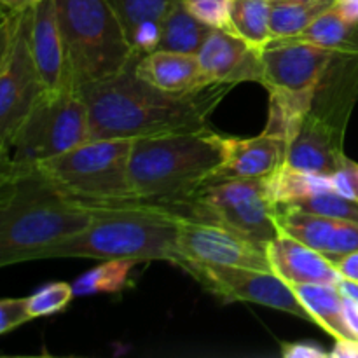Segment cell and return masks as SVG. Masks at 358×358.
Here are the masks:
<instances>
[{
    "mask_svg": "<svg viewBox=\"0 0 358 358\" xmlns=\"http://www.w3.org/2000/svg\"><path fill=\"white\" fill-rule=\"evenodd\" d=\"M289 140L264 131L250 138L222 136L224 159L212 182L224 178H268L285 164ZM210 184V182H208Z\"/></svg>",
    "mask_w": 358,
    "mask_h": 358,
    "instance_id": "obj_15",
    "label": "cell"
},
{
    "mask_svg": "<svg viewBox=\"0 0 358 358\" xmlns=\"http://www.w3.org/2000/svg\"><path fill=\"white\" fill-rule=\"evenodd\" d=\"M329 177H331L332 191L339 192L353 201H358V163L346 159L345 164Z\"/></svg>",
    "mask_w": 358,
    "mask_h": 358,
    "instance_id": "obj_33",
    "label": "cell"
},
{
    "mask_svg": "<svg viewBox=\"0 0 358 358\" xmlns=\"http://www.w3.org/2000/svg\"><path fill=\"white\" fill-rule=\"evenodd\" d=\"M31 320L27 297L23 299H0V336L14 331Z\"/></svg>",
    "mask_w": 358,
    "mask_h": 358,
    "instance_id": "obj_32",
    "label": "cell"
},
{
    "mask_svg": "<svg viewBox=\"0 0 358 358\" xmlns=\"http://www.w3.org/2000/svg\"><path fill=\"white\" fill-rule=\"evenodd\" d=\"M93 205L94 217L90 226L55 245L45 261L84 257L177 264V227L182 213L173 206L143 199Z\"/></svg>",
    "mask_w": 358,
    "mask_h": 358,
    "instance_id": "obj_3",
    "label": "cell"
},
{
    "mask_svg": "<svg viewBox=\"0 0 358 358\" xmlns=\"http://www.w3.org/2000/svg\"><path fill=\"white\" fill-rule=\"evenodd\" d=\"M231 30L255 49L273 42L269 16L271 0H231Z\"/></svg>",
    "mask_w": 358,
    "mask_h": 358,
    "instance_id": "obj_24",
    "label": "cell"
},
{
    "mask_svg": "<svg viewBox=\"0 0 358 358\" xmlns=\"http://www.w3.org/2000/svg\"><path fill=\"white\" fill-rule=\"evenodd\" d=\"M345 131L306 112L287 147L285 164L317 175H332L348 159L343 150Z\"/></svg>",
    "mask_w": 358,
    "mask_h": 358,
    "instance_id": "obj_14",
    "label": "cell"
},
{
    "mask_svg": "<svg viewBox=\"0 0 358 358\" xmlns=\"http://www.w3.org/2000/svg\"><path fill=\"white\" fill-rule=\"evenodd\" d=\"M196 56L210 84L234 86L245 80H262L261 51L247 44L234 31L212 28Z\"/></svg>",
    "mask_w": 358,
    "mask_h": 358,
    "instance_id": "obj_13",
    "label": "cell"
},
{
    "mask_svg": "<svg viewBox=\"0 0 358 358\" xmlns=\"http://www.w3.org/2000/svg\"><path fill=\"white\" fill-rule=\"evenodd\" d=\"M292 290L310 315L311 324H317L334 339H358L345 322V296L338 285L303 283L292 285Z\"/></svg>",
    "mask_w": 358,
    "mask_h": 358,
    "instance_id": "obj_20",
    "label": "cell"
},
{
    "mask_svg": "<svg viewBox=\"0 0 358 358\" xmlns=\"http://www.w3.org/2000/svg\"><path fill=\"white\" fill-rule=\"evenodd\" d=\"M283 358H327L331 357L322 346L315 343H283L282 345Z\"/></svg>",
    "mask_w": 358,
    "mask_h": 358,
    "instance_id": "obj_34",
    "label": "cell"
},
{
    "mask_svg": "<svg viewBox=\"0 0 358 358\" xmlns=\"http://www.w3.org/2000/svg\"><path fill=\"white\" fill-rule=\"evenodd\" d=\"M222 159V135L212 128L133 138L129 180L135 198L175 205L212 182Z\"/></svg>",
    "mask_w": 358,
    "mask_h": 358,
    "instance_id": "obj_4",
    "label": "cell"
},
{
    "mask_svg": "<svg viewBox=\"0 0 358 358\" xmlns=\"http://www.w3.org/2000/svg\"><path fill=\"white\" fill-rule=\"evenodd\" d=\"M339 290H341V294L345 297H348V299L355 301L358 304V282L355 280H348V278H341V282L338 283Z\"/></svg>",
    "mask_w": 358,
    "mask_h": 358,
    "instance_id": "obj_39",
    "label": "cell"
},
{
    "mask_svg": "<svg viewBox=\"0 0 358 358\" xmlns=\"http://www.w3.org/2000/svg\"><path fill=\"white\" fill-rule=\"evenodd\" d=\"M94 205L69 196L38 168H20L0 192V269L45 261L59 241L86 229Z\"/></svg>",
    "mask_w": 358,
    "mask_h": 358,
    "instance_id": "obj_2",
    "label": "cell"
},
{
    "mask_svg": "<svg viewBox=\"0 0 358 358\" xmlns=\"http://www.w3.org/2000/svg\"><path fill=\"white\" fill-rule=\"evenodd\" d=\"M21 14H23V10L14 13V10L0 9V73L6 69L7 62L10 58V52H13Z\"/></svg>",
    "mask_w": 358,
    "mask_h": 358,
    "instance_id": "obj_31",
    "label": "cell"
},
{
    "mask_svg": "<svg viewBox=\"0 0 358 358\" xmlns=\"http://www.w3.org/2000/svg\"><path fill=\"white\" fill-rule=\"evenodd\" d=\"M91 138L90 112L80 87L45 91L13 143L17 168H34Z\"/></svg>",
    "mask_w": 358,
    "mask_h": 358,
    "instance_id": "obj_9",
    "label": "cell"
},
{
    "mask_svg": "<svg viewBox=\"0 0 358 358\" xmlns=\"http://www.w3.org/2000/svg\"><path fill=\"white\" fill-rule=\"evenodd\" d=\"M135 261H126V259L103 261L72 283L73 296L121 292L128 287L131 269L135 268Z\"/></svg>",
    "mask_w": 358,
    "mask_h": 358,
    "instance_id": "obj_26",
    "label": "cell"
},
{
    "mask_svg": "<svg viewBox=\"0 0 358 358\" xmlns=\"http://www.w3.org/2000/svg\"><path fill=\"white\" fill-rule=\"evenodd\" d=\"M177 2L178 0H108L114 13L121 20L128 38L142 24L150 21L161 23Z\"/></svg>",
    "mask_w": 358,
    "mask_h": 358,
    "instance_id": "obj_27",
    "label": "cell"
},
{
    "mask_svg": "<svg viewBox=\"0 0 358 358\" xmlns=\"http://www.w3.org/2000/svg\"><path fill=\"white\" fill-rule=\"evenodd\" d=\"M136 59L110 79L80 86L91 138H143L206 129L215 107L233 87L206 84L191 93H168L136 76Z\"/></svg>",
    "mask_w": 358,
    "mask_h": 358,
    "instance_id": "obj_1",
    "label": "cell"
},
{
    "mask_svg": "<svg viewBox=\"0 0 358 358\" xmlns=\"http://www.w3.org/2000/svg\"><path fill=\"white\" fill-rule=\"evenodd\" d=\"M283 2H303V0H283Z\"/></svg>",
    "mask_w": 358,
    "mask_h": 358,
    "instance_id": "obj_41",
    "label": "cell"
},
{
    "mask_svg": "<svg viewBox=\"0 0 358 358\" xmlns=\"http://www.w3.org/2000/svg\"><path fill=\"white\" fill-rule=\"evenodd\" d=\"M269 264L289 285L303 283H329L338 285L343 276L327 255L301 243L289 234L280 233L275 240L266 245Z\"/></svg>",
    "mask_w": 358,
    "mask_h": 358,
    "instance_id": "obj_18",
    "label": "cell"
},
{
    "mask_svg": "<svg viewBox=\"0 0 358 358\" xmlns=\"http://www.w3.org/2000/svg\"><path fill=\"white\" fill-rule=\"evenodd\" d=\"M37 0H0V9L14 10V13H21L31 7Z\"/></svg>",
    "mask_w": 358,
    "mask_h": 358,
    "instance_id": "obj_40",
    "label": "cell"
},
{
    "mask_svg": "<svg viewBox=\"0 0 358 358\" xmlns=\"http://www.w3.org/2000/svg\"><path fill=\"white\" fill-rule=\"evenodd\" d=\"M73 297L76 296H73V289L70 283H49V285L42 287L37 292L31 294L30 297H27L28 313H30L31 320L41 317H51V315L65 310Z\"/></svg>",
    "mask_w": 358,
    "mask_h": 358,
    "instance_id": "obj_29",
    "label": "cell"
},
{
    "mask_svg": "<svg viewBox=\"0 0 358 358\" xmlns=\"http://www.w3.org/2000/svg\"><path fill=\"white\" fill-rule=\"evenodd\" d=\"M329 355L332 358H358V339H336Z\"/></svg>",
    "mask_w": 358,
    "mask_h": 358,
    "instance_id": "obj_37",
    "label": "cell"
},
{
    "mask_svg": "<svg viewBox=\"0 0 358 358\" xmlns=\"http://www.w3.org/2000/svg\"><path fill=\"white\" fill-rule=\"evenodd\" d=\"M170 206L184 215L215 220L261 245L280 234V205L269 194L268 178L210 182Z\"/></svg>",
    "mask_w": 358,
    "mask_h": 358,
    "instance_id": "obj_8",
    "label": "cell"
},
{
    "mask_svg": "<svg viewBox=\"0 0 358 358\" xmlns=\"http://www.w3.org/2000/svg\"><path fill=\"white\" fill-rule=\"evenodd\" d=\"M31 7L21 14L13 52L0 73V143L9 149H13L21 126L45 93L31 58L28 38Z\"/></svg>",
    "mask_w": 358,
    "mask_h": 358,
    "instance_id": "obj_12",
    "label": "cell"
},
{
    "mask_svg": "<svg viewBox=\"0 0 358 358\" xmlns=\"http://www.w3.org/2000/svg\"><path fill=\"white\" fill-rule=\"evenodd\" d=\"M343 311H345V322L353 332V336L358 338V304L355 301L345 297V304H343Z\"/></svg>",
    "mask_w": 358,
    "mask_h": 358,
    "instance_id": "obj_38",
    "label": "cell"
},
{
    "mask_svg": "<svg viewBox=\"0 0 358 358\" xmlns=\"http://www.w3.org/2000/svg\"><path fill=\"white\" fill-rule=\"evenodd\" d=\"M135 72L150 86L168 93H191L210 84L203 76L198 56L187 52L156 49L138 56Z\"/></svg>",
    "mask_w": 358,
    "mask_h": 358,
    "instance_id": "obj_19",
    "label": "cell"
},
{
    "mask_svg": "<svg viewBox=\"0 0 358 358\" xmlns=\"http://www.w3.org/2000/svg\"><path fill=\"white\" fill-rule=\"evenodd\" d=\"M199 285L226 303H252L311 322L292 285L273 271L185 262L180 266Z\"/></svg>",
    "mask_w": 358,
    "mask_h": 358,
    "instance_id": "obj_10",
    "label": "cell"
},
{
    "mask_svg": "<svg viewBox=\"0 0 358 358\" xmlns=\"http://www.w3.org/2000/svg\"><path fill=\"white\" fill-rule=\"evenodd\" d=\"M17 171H20V168L14 163L13 150L0 143V192L13 182Z\"/></svg>",
    "mask_w": 358,
    "mask_h": 358,
    "instance_id": "obj_35",
    "label": "cell"
},
{
    "mask_svg": "<svg viewBox=\"0 0 358 358\" xmlns=\"http://www.w3.org/2000/svg\"><path fill=\"white\" fill-rule=\"evenodd\" d=\"M334 56L336 51L303 38L273 41L261 49V84L269 91V117L264 129L290 142Z\"/></svg>",
    "mask_w": 358,
    "mask_h": 358,
    "instance_id": "obj_6",
    "label": "cell"
},
{
    "mask_svg": "<svg viewBox=\"0 0 358 358\" xmlns=\"http://www.w3.org/2000/svg\"><path fill=\"white\" fill-rule=\"evenodd\" d=\"M334 0H303V2H283L271 0V27L273 41H290L299 38L324 10L334 6Z\"/></svg>",
    "mask_w": 358,
    "mask_h": 358,
    "instance_id": "obj_23",
    "label": "cell"
},
{
    "mask_svg": "<svg viewBox=\"0 0 358 358\" xmlns=\"http://www.w3.org/2000/svg\"><path fill=\"white\" fill-rule=\"evenodd\" d=\"M299 38L336 52H358V23L343 16L334 3L315 17Z\"/></svg>",
    "mask_w": 358,
    "mask_h": 358,
    "instance_id": "obj_22",
    "label": "cell"
},
{
    "mask_svg": "<svg viewBox=\"0 0 358 358\" xmlns=\"http://www.w3.org/2000/svg\"><path fill=\"white\" fill-rule=\"evenodd\" d=\"M212 28L201 23L185 9L184 2L178 0L170 13L161 21V42L159 49L175 52L196 55L208 37Z\"/></svg>",
    "mask_w": 358,
    "mask_h": 358,
    "instance_id": "obj_21",
    "label": "cell"
},
{
    "mask_svg": "<svg viewBox=\"0 0 358 358\" xmlns=\"http://www.w3.org/2000/svg\"><path fill=\"white\" fill-rule=\"evenodd\" d=\"M131 143L133 138H90L35 168L80 201L136 199L129 180Z\"/></svg>",
    "mask_w": 358,
    "mask_h": 358,
    "instance_id": "obj_7",
    "label": "cell"
},
{
    "mask_svg": "<svg viewBox=\"0 0 358 358\" xmlns=\"http://www.w3.org/2000/svg\"><path fill=\"white\" fill-rule=\"evenodd\" d=\"M334 2H336V3H338V2H343V0H334Z\"/></svg>",
    "mask_w": 358,
    "mask_h": 358,
    "instance_id": "obj_42",
    "label": "cell"
},
{
    "mask_svg": "<svg viewBox=\"0 0 358 358\" xmlns=\"http://www.w3.org/2000/svg\"><path fill=\"white\" fill-rule=\"evenodd\" d=\"M30 51L45 91L72 86L55 0H37L30 14ZM76 87V86H73Z\"/></svg>",
    "mask_w": 358,
    "mask_h": 358,
    "instance_id": "obj_17",
    "label": "cell"
},
{
    "mask_svg": "<svg viewBox=\"0 0 358 358\" xmlns=\"http://www.w3.org/2000/svg\"><path fill=\"white\" fill-rule=\"evenodd\" d=\"M72 86L110 79L138 55L108 0H55Z\"/></svg>",
    "mask_w": 358,
    "mask_h": 358,
    "instance_id": "obj_5",
    "label": "cell"
},
{
    "mask_svg": "<svg viewBox=\"0 0 358 358\" xmlns=\"http://www.w3.org/2000/svg\"><path fill=\"white\" fill-rule=\"evenodd\" d=\"M283 206L299 210V212L313 213V215L329 217V219L353 220L358 222V201L345 198L336 191H324L296 201L285 203Z\"/></svg>",
    "mask_w": 358,
    "mask_h": 358,
    "instance_id": "obj_28",
    "label": "cell"
},
{
    "mask_svg": "<svg viewBox=\"0 0 358 358\" xmlns=\"http://www.w3.org/2000/svg\"><path fill=\"white\" fill-rule=\"evenodd\" d=\"M269 194L278 205L296 201V199L306 198V196L317 194V192L332 191L331 177L329 175H317L310 171L297 170L283 164L268 177Z\"/></svg>",
    "mask_w": 358,
    "mask_h": 358,
    "instance_id": "obj_25",
    "label": "cell"
},
{
    "mask_svg": "<svg viewBox=\"0 0 358 358\" xmlns=\"http://www.w3.org/2000/svg\"><path fill=\"white\" fill-rule=\"evenodd\" d=\"M334 264L343 278L358 282V252H352V254H346L343 257L336 259Z\"/></svg>",
    "mask_w": 358,
    "mask_h": 358,
    "instance_id": "obj_36",
    "label": "cell"
},
{
    "mask_svg": "<svg viewBox=\"0 0 358 358\" xmlns=\"http://www.w3.org/2000/svg\"><path fill=\"white\" fill-rule=\"evenodd\" d=\"M177 266L185 262L273 271L266 245L222 224L182 213L177 227Z\"/></svg>",
    "mask_w": 358,
    "mask_h": 358,
    "instance_id": "obj_11",
    "label": "cell"
},
{
    "mask_svg": "<svg viewBox=\"0 0 358 358\" xmlns=\"http://www.w3.org/2000/svg\"><path fill=\"white\" fill-rule=\"evenodd\" d=\"M185 9L210 28L231 30V0H182Z\"/></svg>",
    "mask_w": 358,
    "mask_h": 358,
    "instance_id": "obj_30",
    "label": "cell"
},
{
    "mask_svg": "<svg viewBox=\"0 0 358 358\" xmlns=\"http://www.w3.org/2000/svg\"><path fill=\"white\" fill-rule=\"evenodd\" d=\"M278 226L280 233L327 255L332 262L358 252V222L353 220L329 219L280 205Z\"/></svg>",
    "mask_w": 358,
    "mask_h": 358,
    "instance_id": "obj_16",
    "label": "cell"
}]
</instances>
